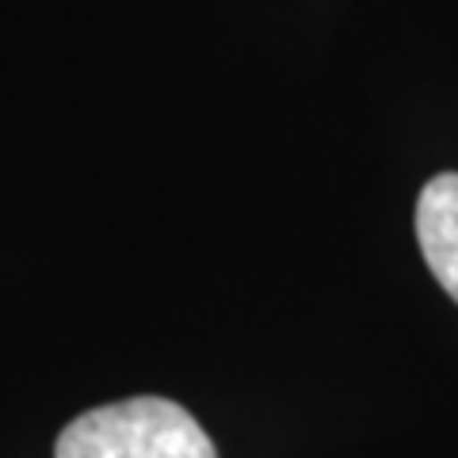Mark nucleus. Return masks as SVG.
Masks as SVG:
<instances>
[{
  "instance_id": "1",
  "label": "nucleus",
  "mask_w": 458,
  "mask_h": 458,
  "mask_svg": "<svg viewBox=\"0 0 458 458\" xmlns=\"http://www.w3.org/2000/svg\"><path fill=\"white\" fill-rule=\"evenodd\" d=\"M54 458H218L203 424L168 397H126L62 428Z\"/></svg>"
},
{
  "instance_id": "2",
  "label": "nucleus",
  "mask_w": 458,
  "mask_h": 458,
  "mask_svg": "<svg viewBox=\"0 0 458 458\" xmlns=\"http://www.w3.org/2000/svg\"><path fill=\"white\" fill-rule=\"evenodd\" d=\"M417 241L439 286L458 302V172H439L417 199Z\"/></svg>"
}]
</instances>
